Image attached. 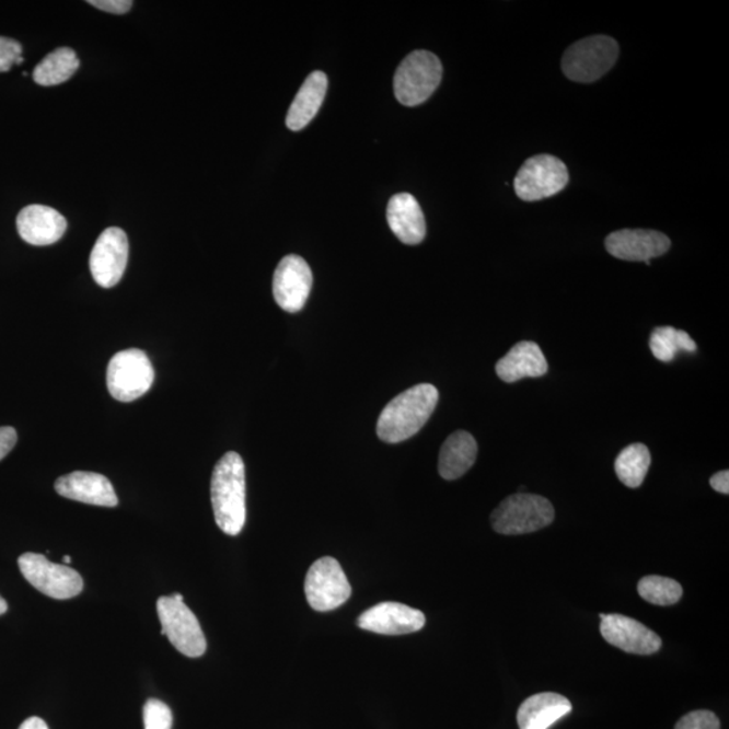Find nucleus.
<instances>
[{
	"label": "nucleus",
	"mask_w": 729,
	"mask_h": 729,
	"mask_svg": "<svg viewBox=\"0 0 729 729\" xmlns=\"http://www.w3.org/2000/svg\"><path fill=\"white\" fill-rule=\"evenodd\" d=\"M22 46L15 39L0 37V72H9L11 67L21 66Z\"/></svg>",
	"instance_id": "nucleus-29"
},
{
	"label": "nucleus",
	"mask_w": 729,
	"mask_h": 729,
	"mask_svg": "<svg viewBox=\"0 0 729 729\" xmlns=\"http://www.w3.org/2000/svg\"><path fill=\"white\" fill-rule=\"evenodd\" d=\"M144 729H172V710L160 699L150 698L143 707Z\"/></svg>",
	"instance_id": "nucleus-27"
},
{
	"label": "nucleus",
	"mask_w": 729,
	"mask_h": 729,
	"mask_svg": "<svg viewBox=\"0 0 729 729\" xmlns=\"http://www.w3.org/2000/svg\"><path fill=\"white\" fill-rule=\"evenodd\" d=\"M477 451L478 445L472 433L466 431L451 433L439 453V474L449 482L464 476L476 462Z\"/></svg>",
	"instance_id": "nucleus-22"
},
{
	"label": "nucleus",
	"mask_w": 729,
	"mask_h": 729,
	"mask_svg": "<svg viewBox=\"0 0 729 729\" xmlns=\"http://www.w3.org/2000/svg\"><path fill=\"white\" fill-rule=\"evenodd\" d=\"M57 494L66 499L84 502L97 507H117L118 497L114 486L103 474L92 472H73L57 479Z\"/></svg>",
	"instance_id": "nucleus-16"
},
{
	"label": "nucleus",
	"mask_w": 729,
	"mask_h": 729,
	"mask_svg": "<svg viewBox=\"0 0 729 729\" xmlns=\"http://www.w3.org/2000/svg\"><path fill=\"white\" fill-rule=\"evenodd\" d=\"M710 486L719 494L728 495L729 494V472L722 471L716 473L715 476L710 477Z\"/></svg>",
	"instance_id": "nucleus-32"
},
{
	"label": "nucleus",
	"mask_w": 729,
	"mask_h": 729,
	"mask_svg": "<svg viewBox=\"0 0 729 729\" xmlns=\"http://www.w3.org/2000/svg\"><path fill=\"white\" fill-rule=\"evenodd\" d=\"M211 502L219 529L239 535L246 522L245 464L239 453L230 451L213 467Z\"/></svg>",
	"instance_id": "nucleus-1"
},
{
	"label": "nucleus",
	"mask_w": 729,
	"mask_h": 729,
	"mask_svg": "<svg viewBox=\"0 0 729 729\" xmlns=\"http://www.w3.org/2000/svg\"><path fill=\"white\" fill-rule=\"evenodd\" d=\"M172 598H173V599H176V600H178V601H184V598H183V595H182L181 593L173 594Z\"/></svg>",
	"instance_id": "nucleus-35"
},
{
	"label": "nucleus",
	"mask_w": 729,
	"mask_h": 729,
	"mask_svg": "<svg viewBox=\"0 0 729 729\" xmlns=\"http://www.w3.org/2000/svg\"><path fill=\"white\" fill-rule=\"evenodd\" d=\"M438 401L439 392L431 384H418L397 395L380 415L381 441L398 443L416 436L430 419Z\"/></svg>",
	"instance_id": "nucleus-2"
},
{
	"label": "nucleus",
	"mask_w": 729,
	"mask_h": 729,
	"mask_svg": "<svg viewBox=\"0 0 729 729\" xmlns=\"http://www.w3.org/2000/svg\"><path fill=\"white\" fill-rule=\"evenodd\" d=\"M328 80L326 73L315 71L305 79L302 89L299 90L291 107L288 109L287 127L289 130L299 131L304 129L322 107L326 96Z\"/></svg>",
	"instance_id": "nucleus-21"
},
{
	"label": "nucleus",
	"mask_w": 729,
	"mask_h": 729,
	"mask_svg": "<svg viewBox=\"0 0 729 729\" xmlns=\"http://www.w3.org/2000/svg\"><path fill=\"white\" fill-rule=\"evenodd\" d=\"M386 219L393 234L405 245H418L426 236V219L418 200L410 194H398L387 202Z\"/></svg>",
	"instance_id": "nucleus-18"
},
{
	"label": "nucleus",
	"mask_w": 729,
	"mask_h": 729,
	"mask_svg": "<svg viewBox=\"0 0 729 729\" xmlns=\"http://www.w3.org/2000/svg\"><path fill=\"white\" fill-rule=\"evenodd\" d=\"M19 565L23 577L40 593L51 599L77 598L83 590V578L72 567L50 563L45 555L26 553L21 555Z\"/></svg>",
	"instance_id": "nucleus-9"
},
{
	"label": "nucleus",
	"mask_w": 729,
	"mask_h": 729,
	"mask_svg": "<svg viewBox=\"0 0 729 729\" xmlns=\"http://www.w3.org/2000/svg\"><path fill=\"white\" fill-rule=\"evenodd\" d=\"M20 729H49V728L48 726H46V722L43 719H39V717H31V719H27L22 722Z\"/></svg>",
	"instance_id": "nucleus-33"
},
{
	"label": "nucleus",
	"mask_w": 729,
	"mask_h": 729,
	"mask_svg": "<svg viewBox=\"0 0 729 729\" xmlns=\"http://www.w3.org/2000/svg\"><path fill=\"white\" fill-rule=\"evenodd\" d=\"M569 183V172L555 155H534L524 162L514 178V193L524 201H537L557 195Z\"/></svg>",
	"instance_id": "nucleus-7"
},
{
	"label": "nucleus",
	"mask_w": 729,
	"mask_h": 729,
	"mask_svg": "<svg viewBox=\"0 0 729 729\" xmlns=\"http://www.w3.org/2000/svg\"><path fill=\"white\" fill-rule=\"evenodd\" d=\"M16 441H19V436H16L15 428L0 427V461L14 449Z\"/></svg>",
	"instance_id": "nucleus-31"
},
{
	"label": "nucleus",
	"mask_w": 729,
	"mask_h": 729,
	"mask_svg": "<svg viewBox=\"0 0 729 729\" xmlns=\"http://www.w3.org/2000/svg\"><path fill=\"white\" fill-rule=\"evenodd\" d=\"M675 729H720V720L714 711L694 710L682 717Z\"/></svg>",
	"instance_id": "nucleus-28"
},
{
	"label": "nucleus",
	"mask_w": 729,
	"mask_h": 729,
	"mask_svg": "<svg viewBox=\"0 0 729 729\" xmlns=\"http://www.w3.org/2000/svg\"><path fill=\"white\" fill-rule=\"evenodd\" d=\"M601 635L608 644L638 656H651L661 650L662 640L645 624L633 617L617 615H600Z\"/></svg>",
	"instance_id": "nucleus-13"
},
{
	"label": "nucleus",
	"mask_w": 729,
	"mask_h": 729,
	"mask_svg": "<svg viewBox=\"0 0 729 729\" xmlns=\"http://www.w3.org/2000/svg\"><path fill=\"white\" fill-rule=\"evenodd\" d=\"M425 613L402 603H380L361 613L357 626L380 635H407L425 627Z\"/></svg>",
	"instance_id": "nucleus-14"
},
{
	"label": "nucleus",
	"mask_w": 729,
	"mask_h": 729,
	"mask_svg": "<svg viewBox=\"0 0 729 729\" xmlns=\"http://www.w3.org/2000/svg\"><path fill=\"white\" fill-rule=\"evenodd\" d=\"M63 563H66V564L72 563V558L68 557V555H66V557H63Z\"/></svg>",
	"instance_id": "nucleus-36"
},
{
	"label": "nucleus",
	"mask_w": 729,
	"mask_h": 729,
	"mask_svg": "<svg viewBox=\"0 0 729 729\" xmlns=\"http://www.w3.org/2000/svg\"><path fill=\"white\" fill-rule=\"evenodd\" d=\"M312 271L305 259L294 254L284 257L274 276V297L284 311L299 312L309 300Z\"/></svg>",
	"instance_id": "nucleus-12"
},
{
	"label": "nucleus",
	"mask_w": 729,
	"mask_h": 729,
	"mask_svg": "<svg viewBox=\"0 0 729 729\" xmlns=\"http://www.w3.org/2000/svg\"><path fill=\"white\" fill-rule=\"evenodd\" d=\"M618 44L608 36H592L578 40L565 51L563 71L577 83H593L615 66Z\"/></svg>",
	"instance_id": "nucleus-5"
},
{
	"label": "nucleus",
	"mask_w": 729,
	"mask_h": 729,
	"mask_svg": "<svg viewBox=\"0 0 729 729\" xmlns=\"http://www.w3.org/2000/svg\"><path fill=\"white\" fill-rule=\"evenodd\" d=\"M305 598L312 610L328 612L344 605L351 595V587L337 559H317L306 572Z\"/></svg>",
	"instance_id": "nucleus-10"
},
{
	"label": "nucleus",
	"mask_w": 729,
	"mask_h": 729,
	"mask_svg": "<svg viewBox=\"0 0 729 729\" xmlns=\"http://www.w3.org/2000/svg\"><path fill=\"white\" fill-rule=\"evenodd\" d=\"M650 349L653 357L662 362H671L680 351H696L697 345L691 335L673 327H658L650 337Z\"/></svg>",
	"instance_id": "nucleus-25"
},
{
	"label": "nucleus",
	"mask_w": 729,
	"mask_h": 729,
	"mask_svg": "<svg viewBox=\"0 0 729 729\" xmlns=\"http://www.w3.org/2000/svg\"><path fill=\"white\" fill-rule=\"evenodd\" d=\"M548 370V363L540 346L531 340H523L512 347L496 363V373L505 383L512 384L525 378H542Z\"/></svg>",
	"instance_id": "nucleus-19"
},
{
	"label": "nucleus",
	"mask_w": 729,
	"mask_h": 729,
	"mask_svg": "<svg viewBox=\"0 0 729 729\" xmlns=\"http://www.w3.org/2000/svg\"><path fill=\"white\" fill-rule=\"evenodd\" d=\"M67 225V219L48 206H27L16 218L21 239L34 246L54 245L62 239Z\"/></svg>",
	"instance_id": "nucleus-17"
},
{
	"label": "nucleus",
	"mask_w": 729,
	"mask_h": 729,
	"mask_svg": "<svg viewBox=\"0 0 729 729\" xmlns=\"http://www.w3.org/2000/svg\"><path fill=\"white\" fill-rule=\"evenodd\" d=\"M129 258V241L124 230L109 228L97 239L90 257V269L97 286L113 288L124 276Z\"/></svg>",
	"instance_id": "nucleus-11"
},
{
	"label": "nucleus",
	"mask_w": 729,
	"mask_h": 729,
	"mask_svg": "<svg viewBox=\"0 0 729 729\" xmlns=\"http://www.w3.org/2000/svg\"><path fill=\"white\" fill-rule=\"evenodd\" d=\"M94 8L112 14H125L131 9V0H90Z\"/></svg>",
	"instance_id": "nucleus-30"
},
{
	"label": "nucleus",
	"mask_w": 729,
	"mask_h": 729,
	"mask_svg": "<svg viewBox=\"0 0 729 729\" xmlns=\"http://www.w3.org/2000/svg\"><path fill=\"white\" fill-rule=\"evenodd\" d=\"M5 612H8V603H5V600L0 595V615H3Z\"/></svg>",
	"instance_id": "nucleus-34"
},
{
	"label": "nucleus",
	"mask_w": 729,
	"mask_h": 729,
	"mask_svg": "<svg viewBox=\"0 0 729 729\" xmlns=\"http://www.w3.org/2000/svg\"><path fill=\"white\" fill-rule=\"evenodd\" d=\"M158 612L161 634L167 636L177 651L189 658H199L206 652V636L202 634L198 617L184 604V601L164 595L158 601Z\"/></svg>",
	"instance_id": "nucleus-8"
},
{
	"label": "nucleus",
	"mask_w": 729,
	"mask_h": 729,
	"mask_svg": "<svg viewBox=\"0 0 729 729\" xmlns=\"http://www.w3.org/2000/svg\"><path fill=\"white\" fill-rule=\"evenodd\" d=\"M441 60L431 51L415 50L405 57L395 74V96L403 106L415 107L430 100L441 84Z\"/></svg>",
	"instance_id": "nucleus-3"
},
{
	"label": "nucleus",
	"mask_w": 729,
	"mask_h": 729,
	"mask_svg": "<svg viewBox=\"0 0 729 729\" xmlns=\"http://www.w3.org/2000/svg\"><path fill=\"white\" fill-rule=\"evenodd\" d=\"M605 247L615 258L650 265L652 258L669 252L671 242L659 231L626 229L608 235Z\"/></svg>",
	"instance_id": "nucleus-15"
},
{
	"label": "nucleus",
	"mask_w": 729,
	"mask_h": 729,
	"mask_svg": "<svg viewBox=\"0 0 729 729\" xmlns=\"http://www.w3.org/2000/svg\"><path fill=\"white\" fill-rule=\"evenodd\" d=\"M638 593L647 603L653 605H674L684 594L681 583L671 578L661 576H647L638 583Z\"/></svg>",
	"instance_id": "nucleus-26"
},
{
	"label": "nucleus",
	"mask_w": 729,
	"mask_h": 729,
	"mask_svg": "<svg viewBox=\"0 0 729 729\" xmlns=\"http://www.w3.org/2000/svg\"><path fill=\"white\" fill-rule=\"evenodd\" d=\"M650 465V450L644 443H634L617 455L615 472L618 479L628 488H639L645 482Z\"/></svg>",
	"instance_id": "nucleus-24"
},
{
	"label": "nucleus",
	"mask_w": 729,
	"mask_h": 729,
	"mask_svg": "<svg viewBox=\"0 0 729 729\" xmlns=\"http://www.w3.org/2000/svg\"><path fill=\"white\" fill-rule=\"evenodd\" d=\"M79 67V57L71 48H59L38 63L34 69L33 79L38 85H59L71 79Z\"/></svg>",
	"instance_id": "nucleus-23"
},
{
	"label": "nucleus",
	"mask_w": 729,
	"mask_h": 729,
	"mask_svg": "<svg viewBox=\"0 0 729 729\" xmlns=\"http://www.w3.org/2000/svg\"><path fill=\"white\" fill-rule=\"evenodd\" d=\"M555 511L545 497L531 494L508 496L491 513L490 523L501 535H523L554 522Z\"/></svg>",
	"instance_id": "nucleus-4"
},
{
	"label": "nucleus",
	"mask_w": 729,
	"mask_h": 729,
	"mask_svg": "<svg viewBox=\"0 0 729 729\" xmlns=\"http://www.w3.org/2000/svg\"><path fill=\"white\" fill-rule=\"evenodd\" d=\"M154 369L147 352L129 349L117 352L107 368V387L115 401H137L152 387Z\"/></svg>",
	"instance_id": "nucleus-6"
},
{
	"label": "nucleus",
	"mask_w": 729,
	"mask_h": 729,
	"mask_svg": "<svg viewBox=\"0 0 729 729\" xmlns=\"http://www.w3.org/2000/svg\"><path fill=\"white\" fill-rule=\"evenodd\" d=\"M571 709V703L563 694H535L520 705L518 725L520 729H548L569 715Z\"/></svg>",
	"instance_id": "nucleus-20"
}]
</instances>
